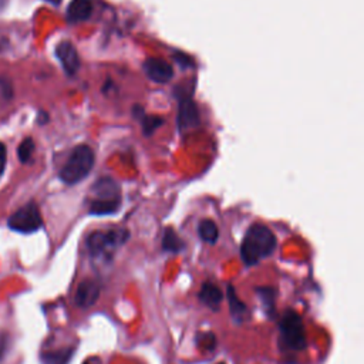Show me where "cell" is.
Segmentation results:
<instances>
[{
    "mask_svg": "<svg viewBox=\"0 0 364 364\" xmlns=\"http://www.w3.org/2000/svg\"><path fill=\"white\" fill-rule=\"evenodd\" d=\"M276 249V236L264 223L252 225L240 245L242 261L248 266L259 264L262 259L269 258Z\"/></svg>",
    "mask_w": 364,
    "mask_h": 364,
    "instance_id": "cell-1",
    "label": "cell"
},
{
    "mask_svg": "<svg viewBox=\"0 0 364 364\" xmlns=\"http://www.w3.org/2000/svg\"><path fill=\"white\" fill-rule=\"evenodd\" d=\"M94 153L88 146H78L70 154L60 171V180L67 185H74L88 177L94 167Z\"/></svg>",
    "mask_w": 364,
    "mask_h": 364,
    "instance_id": "cell-2",
    "label": "cell"
},
{
    "mask_svg": "<svg viewBox=\"0 0 364 364\" xmlns=\"http://www.w3.org/2000/svg\"><path fill=\"white\" fill-rule=\"evenodd\" d=\"M130 237V232L124 228H115L110 230H95L87 237V248L93 257H105L124 245Z\"/></svg>",
    "mask_w": 364,
    "mask_h": 364,
    "instance_id": "cell-3",
    "label": "cell"
},
{
    "mask_svg": "<svg viewBox=\"0 0 364 364\" xmlns=\"http://www.w3.org/2000/svg\"><path fill=\"white\" fill-rule=\"evenodd\" d=\"M281 341L286 350H303L306 348V333L302 317L293 310H288L279 323Z\"/></svg>",
    "mask_w": 364,
    "mask_h": 364,
    "instance_id": "cell-4",
    "label": "cell"
},
{
    "mask_svg": "<svg viewBox=\"0 0 364 364\" xmlns=\"http://www.w3.org/2000/svg\"><path fill=\"white\" fill-rule=\"evenodd\" d=\"M8 225L12 230L20 233H33L39 230L43 225L42 213L35 202H29L25 206L19 208L8 221Z\"/></svg>",
    "mask_w": 364,
    "mask_h": 364,
    "instance_id": "cell-5",
    "label": "cell"
},
{
    "mask_svg": "<svg viewBox=\"0 0 364 364\" xmlns=\"http://www.w3.org/2000/svg\"><path fill=\"white\" fill-rule=\"evenodd\" d=\"M178 111V127L181 133L191 131L199 126V111L189 95H181Z\"/></svg>",
    "mask_w": 364,
    "mask_h": 364,
    "instance_id": "cell-6",
    "label": "cell"
},
{
    "mask_svg": "<svg viewBox=\"0 0 364 364\" xmlns=\"http://www.w3.org/2000/svg\"><path fill=\"white\" fill-rule=\"evenodd\" d=\"M144 73L150 80L158 84L168 83L174 76V69L170 63L163 59H148L144 63Z\"/></svg>",
    "mask_w": 364,
    "mask_h": 364,
    "instance_id": "cell-7",
    "label": "cell"
},
{
    "mask_svg": "<svg viewBox=\"0 0 364 364\" xmlns=\"http://www.w3.org/2000/svg\"><path fill=\"white\" fill-rule=\"evenodd\" d=\"M56 56L60 60L64 71L74 76L80 69V57L76 47L70 42H61L56 47Z\"/></svg>",
    "mask_w": 364,
    "mask_h": 364,
    "instance_id": "cell-8",
    "label": "cell"
},
{
    "mask_svg": "<svg viewBox=\"0 0 364 364\" xmlns=\"http://www.w3.org/2000/svg\"><path fill=\"white\" fill-rule=\"evenodd\" d=\"M100 298V286L94 281H83L76 290L74 302L81 309L91 307Z\"/></svg>",
    "mask_w": 364,
    "mask_h": 364,
    "instance_id": "cell-9",
    "label": "cell"
},
{
    "mask_svg": "<svg viewBox=\"0 0 364 364\" xmlns=\"http://www.w3.org/2000/svg\"><path fill=\"white\" fill-rule=\"evenodd\" d=\"M93 13L91 0H71L67 8V20L70 23H80L90 19Z\"/></svg>",
    "mask_w": 364,
    "mask_h": 364,
    "instance_id": "cell-10",
    "label": "cell"
},
{
    "mask_svg": "<svg viewBox=\"0 0 364 364\" xmlns=\"http://www.w3.org/2000/svg\"><path fill=\"white\" fill-rule=\"evenodd\" d=\"M226 296H228V303H229V310H230L232 317H233L236 322H239V323L245 322V320L249 317V309L247 307V305H245L244 302H242V300L237 298V295H236L233 286L229 285V286L226 288Z\"/></svg>",
    "mask_w": 364,
    "mask_h": 364,
    "instance_id": "cell-11",
    "label": "cell"
},
{
    "mask_svg": "<svg viewBox=\"0 0 364 364\" xmlns=\"http://www.w3.org/2000/svg\"><path fill=\"white\" fill-rule=\"evenodd\" d=\"M94 199H119V187L111 178H101L93 187Z\"/></svg>",
    "mask_w": 364,
    "mask_h": 364,
    "instance_id": "cell-12",
    "label": "cell"
},
{
    "mask_svg": "<svg viewBox=\"0 0 364 364\" xmlns=\"http://www.w3.org/2000/svg\"><path fill=\"white\" fill-rule=\"evenodd\" d=\"M199 300L209 309L212 310H218L222 300H223V295L221 292V289L213 285V283H204L202 288H201V292H199Z\"/></svg>",
    "mask_w": 364,
    "mask_h": 364,
    "instance_id": "cell-13",
    "label": "cell"
},
{
    "mask_svg": "<svg viewBox=\"0 0 364 364\" xmlns=\"http://www.w3.org/2000/svg\"><path fill=\"white\" fill-rule=\"evenodd\" d=\"M119 199H93L90 204V213L95 216L112 215L119 209Z\"/></svg>",
    "mask_w": 364,
    "mask_h": 364,
    "instance_id": "cell-14",
    "label": "cell"
},
{
    "mask_svg": "<svg viewBox=\"0 0 364 364\" xmlns=\"http://www.w3.org/2000/svg\"><path fill=\"white\" fill-rule=\"evenodd\" d=\"M74 354V348L64 347L53 351H47L42 354L43 364H69Z\"/></svg>",
    "mask_w": 364,
    "mask_h": 364,
    "instance_id": "cell-15",
    "label": "cell"
},
{
    "mask_svg": "<svg viewBox=\"0 0 364 364\" xmlns=\"http://www.w3.org/2000/svg\"><path fill=\"white\" fill-rule=\"evenodd\" d=\"M185 244L182 242V239L178 236V233L172 229V228H167L163 236V249L167 252H181L184 249Z\"/></svg>",
    "mask_w": 364,
    "mask_h": 364,
    "instance_id": "cell-16",
    "label": "cell"
},
{
    "mask_svg": "<svg viewBox=\"0 0 364 364\" xmlns=\"http://www.w3.org/2000/svg\"><path fill=\"white\" fill-rule=\"evenodd\" d=\"M198 233L204 242H208V244H215L219 236V229L212 219H204V221H201V223L198 226Z\"/></svg>",
    "mask_w": 364,
    "mask_h": 364,
    "instance_id": "cell-17",
    "label": "cell"
},
{
    "mask_svg": "<svg viewBox=\"0 0 364 364\" xmlns=\"http://www.w3.org/2000/svg\"><path fill=\"white\" fill-rule=\"evenodd\" d=\"M261 302L264 303V307L266 313L272 317L275 316V309H276V290L271 286H264L257 289Z\"/></svg>",
    "mask_w": 364,
    "mask_h": 364,
    "instance_id": "cell-18",
    "label": "cell"
},
{
    "mask_svg": "<svg viewBox=\"0 0 364 364\" xmlns=\"http://www.w3.org/2000/svg\"><path fill=\"white\" fill-rule=\"evenodd\" d=\"M196 344L199 346V348H202L204 351H212L216 346V337L212 331H205V333H198L196 336Z\"/></svg>",
    "mask_w": 364,
    "mask_h": 364,
    "instance_id": "cell-19",
    "label": "cell"
},
{
    "mask_svg": "<svg viewBox=\"0 0 364 364\" xmlns=\"http://www.w3.org/2000/svg\"><path fill=\"white\" fill-rule=\"evenodd\" d=\"M35 153V141L32 139L23 140V143L18 148V155L20 163H29L32 160V155Z\"/></svg>",
    "mask_w": 364,
    "mask_h": 364,
    "instance_id": "cell-20",
    "label": "cell"
},
{
    "mask_svg": "<svg viewBox=\"0 0 364 364\" xmlns=\"http://www.w3.org/2000/svg\"><path fill=\"white\" fill-rule=\"evenodd\" d=\"M163 124V118L157 115H147L143 119V129L146 134H153Z\"/></svg>",
    "mask_w": 364,
    "mask_h": 364,
    "instance_id": "cell-21",
    "label": "cell"
},
{
    "mask_svg": "<svg viewBox=\"0 0 364 364\" xmlns=\"http://www.w3.org/2000/svg\"><path fill=\"white\" fill-rule=\"evenodd\" d=\"M6 161H8V150L4 143H0V175L5 172L6 168Z\"/></svg>",
    "mask_w": 364,
    "mask_h": 364,
    "instance_id": "cell-22",
    "label": "cell"
},
{
    "mask_svg": "<svg viewBox=\"0 0 364 364\" xmlns=\"http://www.w3.org/2000/svg\"><path fill=\"white\" fill-rule=\"evenodd\" d=\"M6 347H8V336H6V333L0 331V358L5 356Z\"/></svg>",
    "mask_w": 364,
    "mask_h": 364,
    "instance_id": "cell-23",
    "label": "cell"
},
{
    "mask_svg": "<svg viewBox=\"0 0 364 364\" xmlns=\"http://www.w3.org/2000/svg\"><path fill=\"white\" fill-rule=\"evenodd\" d=\"M174 59L178 61V64L187 67V66H192V60L189 57H187L185 54H175Z\"/></svg>",
    "mask_w": 364,
    "mask_h": 364,
    "instance_id": "cell-24",
    "label": "cell"
},
{
    "mask_svg": "<svg viewBox=\"0 0 364 364\" xmlns=\"http://www.w3.org/2000/svg\"><path fill=\"white\" fill-rule=\"evenodd\" d=\"M46 2H49V4L54 5V6H57V5H60V4H61V0H46Z\"/></svg>",
    "mask_w": 364,
    "mask_h": 364,
    "instance_id": "cell-25",
    "label": "cell"
},
{
    "mask_svg": "<svg viewBox=\"0 0 364 364\" xmlns=\"http://www.w3.org/2000/svg\"><path fill=\"white\" fill-rule=\"evenodd\" d=\"M4 5H5V0H0V9L4 8Z\"/></svg>",
    "mask_w": 364,
    "mask_h": 364,
    "instance_id": "cell-26",
    "label": "cell"
},
{
    "mask_svg": "<svg viewBox=\"0 0 364 364\" xmlns=\"http://www.w3.org/2000/svg\"><path fill=\"white\" fill-rule=\"evenodd\" d=\"M219 364H225V363H219Z\"/></svg>",
    "mask_w": 364,
    "mask_h": 364,
    "instance_id": "cell-27",
    "label": "cell"
},
{
    "mask_svg": "<svg viewBox=\"0 0 364 364\" xmlns=\"http://www.w3.org/2000/svg\"><path fill=\"white\" fill-rule=\"evenodd\" d=\"M84 364H88V363H84Z\"/></svg>",
    "mask_w": 364,
    "mask_h": 364,
    "instance_id": "cell-28",
    "label": "cell"
}]
</instances>
